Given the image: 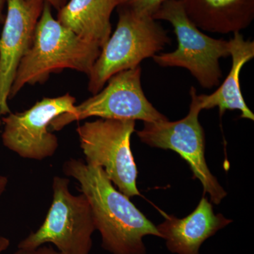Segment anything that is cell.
<instances>
[{
  "label": "cell",
  "mask_w": 254,
  "mask_h": 254,
  "mask_svg": "<svg viewBox=\"0 0 254 254\" xmlns=\"http://www.w3.org/2000/svg\"><path fill=\"white\" fill-rule=\"evenodd\" d=\"M43 0H6L2 31L0 35V125L11 113L8 105L18 66L33 43L41 17Z\"/></svg>",
  "instance_id": "obj_10"
},
{
  "label": "cell",
  "mask_w": 254,
  "mask_h": 254,
  "mask_svg": "<svg viewBox=\"0 0 254 254\" xmlns=\"http://www.w3.org/2000/svg\"><path fill=\"white\" fill-rule=\"evenodd\" d=\"M10 242L4 237H0V254L3 253L9 247Z\"/></svg>",
  "instance_id": "obj_19"
},
{
  "label": "cell",
  "mask_w": 254,
  "mask_h": 254,
  "mask_svg": "<svg viewBox=\"0 0 254 254\" xmlns=\"http://www.w3.org/2000/svg\"><path fill=\"white\" fill-rule=\"evenodd\" d=\"M6 0H0V23L4 22L5 18L4 8Z\"/></svg>",
  "instance_id": "obj_20"
},
{
  "label": "cell",
  "mask_w": 254,
  "mask_h": 254,
  "mask_svg": "<svg viewBox=\"0 0 254 254\" xmlns=\"http://www.w3.org/2000/svg\"><path fill=\"white\" fill-rule=\"evenodd\" d=\"M120 0H70L58 14V21L87 42L103 48L112 33V13Z\"/></svg>",
  "instance_id": "obj_14"
},
{
  "label": "cell",
  "mask_w": 254,
  "mask_h": 254,
  "mask_svg": "<svg viewBox=\"0 0 254 254\" xmlns=\"http://www.w3.org/2000/svg\"><path fill=\"white\" fill-rule=\"evenodd\" d=\"M135 126L134 120L98 119L76 128L86 163L101 167L128 198L140 195L136 185L138 171L130 145Z\"/></svg>",
  "instance_id": "obj_6"
},
{
  "label": "cell",
  "mask_w": 254,
  "mask_h": 254,
  "mask_svg": "<svg viewBox=\"0 0 254 254\" xmlns=\"http://www.w3.org/2000/svg\"><path fill=\"white\" fill-rule=\"evenodd\" d=\"M119 8L116 29L101 49L88 74V89L92 94L101 91L112 76L140 66L170 44L168 33L150 16Z\"/></svg>",
  "instance_id": "obj_3"
},
{
  "label": "cell",
  "mask_w": 254,
  "mask_h": 254,
  "mask_svg": "<svg viewBox=\"0 0 254 254\" xmlns=\"http://www.w3.org/2000/svg\"><path fill=\"white\" fill-rule=\"evenodd\" d=\"M63 170L65 175L79 183L105 250L112 254H145L143 237H160L156 226L128 196L115 189L101 167L88 165L81 159L70 158L63 164Z\"/></svg>",
  "instance_id": "obj_1"
},
{
  "label": "cell",
  "mask_w": 254,
  "mask_h": 254,
  "mask_svg": "<svg viewBox=\"0 0 254 254\" xmlns=\"http://www.w3.org/2000/svg\"><path fill=\"white\" fill-rule=\"evenodd\" d=\"M8 183H9V180H8L7 177L0 175V198H1V195L4 194L6 187H7Z\"/></svg>",
  "instance_id": "obj_17"
},
{
  "label": "cell",
  "mask_w": 254,
  "mask_h": 254,
  "mask_svg": "<svg viewBox=\"0 0 254 254\" xmlns=\"http://www.w3.org/2000/svg\"><path fill=\"white\" fill-rule=\"evenodd\" d=\"M14 254H65L58 250H55L54 249L47 246L42 245L33 250H23V249H18Z\"/></svg>",
  "instance_id": "obj_16"
},
{
  "label": "cell",
  "mask_w": 254,
  "mask_h": 254,
  "mask_svg": "<svg viewBox=\"0 0 254 254\" xmlns=\"http://www.w3.org/2000/svg\"><path fill=\"white\" fill-rule=\"evenodd\" d=\"M43 1L49 3L51 6H53L58 10L61 9L66 2V0H43Z\"/></svg>",
  "instance_id": "obj_18"
},
{
  "label": "cell",
  "mask_w": 254,
  "mask_h": 254,
  "mask_svg": "<svg viewBox=\"0 0 254 254\" xmlns=\"http://www.w3.org/2000/svg\"><path fill=\"white\" fill-rule=\"evenodd\" d=\"M190 111L178 121L168 120L144 123L136 132L141 142L153 148L170 149L178 153L190 165L195 178L202 184L204 193H208L215 204H220L227 195L218 180L210 173L205 158V133L199 123L200 108L196 89H190Z\"/></svg>",
  "instance_id": "obj_7"
},
{
  "label": "cell",
  "mask_w": 254,
  "mask_h": 254,
  "mask_svg": "<svg viewBox=\"0 0 254 254\" xmlns=\"http://www.w3.org/2000/svg\"><path fill=\"white\" fill-rule=\"evenodd\" d=\"M232 67L225 81L216 91L210 95H198L203 110L218 108L220 116L227 110H240L241 118L254 120L253 112L249 108L242 95L240 73L242 68L254 58V42L245 40L240 32L234 33L228 41Z\"/></svg>",
  "instance_id": "obj_13"
},
{
  "label": "cell",
  "mask_w": 254,
  "mask_h": 254,
  "mask_svg": "<svg viewBox=\"0 0 254 254\" xmlns=\"http://www.w3.org/2000/svg\"><path fill=\"white\" fill-rule=\"evenodd\" d=\"M232 222L222 214L214 213L213 205L203 196L186 218L166 215L165 221L156 227L172 253L199 254L203 242Z\"/></svg>",
  "instance_id": "obj_11"
},
{
  "label": "cell",
  "mask_w": 254,
  "mask_h": 254,
  "mask_svg": "<svg viewBox=\"0 0 254 254\" xmlns=\"http://www.w3.org/2000/svg\"><path fill=\"white\" fill-rule=\"evenodd\" d=\"M101 91L76 105L73 111L60 115L50 125V131H60L76 121L95 117L110 120H141L155 123L168 120L145 96L138 66L114 75Z\"/></svg>",
  "instance_id": "obj_8"
},
{
  "label": "cell",
  "mask_w": 254,
  "mask_h": 254,
  "mask_svg": "<svg viewBox=\"0 0 254 254\" xmlns=\"http://www.w3.org/2000/svg\"><path fill=\"white\" fill-rule=\"evenodd\" d=\"M155 20L168 21L176 35L177 48L153 57L161 67L186 68L200 86L212 88L220 85V60L230 57L228 41L205 34L187 16L181 0H166L153 14Z\"/></svg>",
  "instance_id": "obj_4"
},
{
  "label": "cell",
  "mask_w": 254,
  "mask_h": 254,
  "mask_svg": "<svg viewBox=\"0 0 254 254\" xmlns=\"http://www.w3.org/2000/svg\"><path fill=\"white\" fill-rule=\"evenodd\" d=\"M101 48L82 39L53 17L45 1L33 43L23 57L10 92L14 98L26 85L43 84L50 74L72 69L89 74Z\"/></svg>",
  "instance_id": "obj_2"
},
{
  "label": "cell",
  "mask_w": 254,
  "mask_h": 254,
  "mask_svg": "<svg viewBox=\"0 0 254 254\" xmlns=\"http://www.w3.org/2000/svg\"><path fill=\"white\" fill-rule=\"evenodd\" d=\"M69 182L67 178L54 177L53 201L44 222L18 244V249L33 250L50 243L65 254H90L95 230L93 213L83 193L70 192Z\"/></svg>",
  "instance_id": "obj_5"
},
{
  "label": "cell",
  "mask_w": 254,
  "mask_h": 254,
  "mask_svg": "<svg viewBox=\"0 0 254 254\" xmlns=\"http://www.w3.org/2000/svg\"><path fill=\"white\" fill-rule=\"evenodd\" d=\"M166 0H120L118 7L126 8L137 14L153 17V14Z\"/></svg>",
  "instance_id": "obj_15"
},
{
  "label": "cell",
  "mask_w": 254,
  "mask_h": 254,
  "mask_svg": "<svg viewBox=\"0 0 254 254\" xmlns=\"http://www.w3.org/2000/svg\"><path fill=\"white\" fill-rule=\"evenodd\" d=\"M76 98L69 93L44 98L21 113H10L1 118V141L21 158L43 160L54 155L59 147L58 137L50 131L51 122L74 109Z\"/></svg>",
  "instance_id": "obj_9"
},
{
  "label": "cell",
  "mask_w": 254,
  "mask_h": 254,
  "mask_svg": "<svg viewBox=\"0 0 254 254\" xmlns=\"http://www.w3.org/2000/svg\"><path fill=\"white\" fill-rule=\"evenodd\" d=\"M187 16L200 30L228 34L252 24L254 0H181Z\"/></svg>",
  "instance_id": "obj_12"
}]
</instances>
